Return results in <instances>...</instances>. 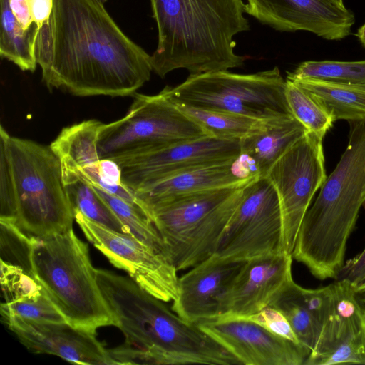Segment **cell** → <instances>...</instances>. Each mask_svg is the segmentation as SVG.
<instances>
[{
  "mask_svg": "<svg viewBox=\"0 0 365 365\" xmlns=\"http://www.w3.org/2000/svg\"><path fill=\"white\" fill-rule=\"evenodd\" d=\"M36 53L46 86L78 96H128L150 78V55L97 0H54Z\"/></svg>",
  "mask_w": 365,
  "mask_h": 365,
  "instance_id": "cell-1",
  "label": "cell"
},
{
  "mask_svg": "<svg viewBox=\"0 0 365 365\" xmlns=\"http://www.w3.org/2000/svg\"><path fill=\"white\" fill-rule=\"evenodd\" d=\"M96 272L116 327L125 337L123 344L108 349L113 364H229L231 356L222 346L130 277L103 269Z\"/></svg>",
  "mask_w": 365,
  "mask_h": 365,
  "instance_id": "cell-2",
  "label": "cell"
},
{
  "mask_svg": "<svg viewBox=\"0 0 365 365\" xmlns=\"http://www.w3.org/2000/svg\"><path fill=\"white\" fill-rule=\"evenodd\" d=\"M158 45L153 71L164 78L183 68L190 75L227 71L247 57L235 52L237 34L250 30L242 0H150Z\"/></svg>",
  "mask_w": 365,
  "mask_h": 365,
  "instance_id": "cell-3",
  "label": "cell"
},
{
  "mask_svg": "<svg viewBox=\"0 0 365 365\" xmlns=\"http://www.w3.org/2000/svg\"><path fill=\"white\" fill-rule=\"evenodd\" d=\"M349 143L309 207L292 255L319 280L336 279L365 206V122L350 123Z\"/></svg>",
  "mask_w": 365,
  "mask_h": 365,
  "instance_id": "cell-4",
  "label": "cell"
},
{
  "mask_svg": "<svg viewBox=\"0 0 365 365\" xmlns=\"http://www.w3.org/2000/svg\"><path fill=\"white\" fill-rule=\"evenodd\" d=\"M0 220L43 238L73 229L74 212L61 161L50 145L0 127Z\"/></svg>",
  "mask_w": 365,
  "mask_h": 365,
  "instance_id": "cell-5",
  "label": "cell"
},
{
  "mask_svg": "<svg viewBox=\"0 0 365 365\" xmlns=\"http://www.w3.org/2000/svg\"><path fill=\"white\" fill-rule=\"evenodd\" d=\"M33 275L71 326L96 333L117 322L101 291L87 243L71 229L34 237Z\"/></svg>",
  "mask_w": 365,
  "mask_h": 365,
  "instance_id": "cell-6",
  "label": "cell"
},
{
  "mask_svg": "<svg viewBox=\"0 0 365 365\" xmlns=\"http://www.w3.org/2000/svg\"><path fill=\"white\" fill-rule=\"evenodd\" d=\"M245 185L190 194L145 211L178 272L191 268L215 253Z\"/></svg>",
  "mask_w": 365,
  "mask_h": 365,
  "instance_id": "cell-7",
  "label": "cell"
},
{
  "mask_svg": "<svg viewBox=\"0 0 365 365\" xmlns=\"http://www.w3.org/2000/svg\"><path fill=\"white\" fill-rule=\"evenodd\" d=\"M287 81L278 67L250 74L227 71L190 75L161 92L172 102L260 120L293 116L286 96Z\"/></svg>",
  "mask_w": 365,
  "mask_h": 365,
  "instance_id": "cell-8",
  "label": "cell"
},
{
  "mask_svg": "<svg viewBox=\"0 0 365 365\" xmlns=\"http://www.w3.org/2000/svg\"><path fill=\"white\" fill-rule=\"evenodd\" d=\"M210 136L161 91L135 93L122 118L104 125L98 138L100 159L114 160Z\"/></svg>",
  "mask_w": 365,
  "mask_h": 365,
  "instance_id": "cell-9",
  "label": "cell"
},
{
  "mask_svg": "<svg viewBox=\"0 0 365 365\" xmlns=\"http://www.w3.org/2000/svg\"><path fill=\"white\" fill-rule=\"evenodd\" d=\"M284 252L282 220L277 192L267 178L243 188L242 198L228 222L215 255L232 261Z\"/></svg>",
  "mask_w": 365,
  "mask_h": 365,
  "instance_id": "cell-10",
  "label": "cell"
},
{
  "mask_svg": "<svg viewBox=\"0 0 365 365\" xmlns=\"http://www.w3.org/2000/svg\"><path fill=\"white\" fill-rule=\"evenodd\" d=\"M322 140L308 132L271 167L266 177L274 186L282 220V251L292 253L304 215L327 174Z\"/></svg>",
  "mask_w": 365,
  "mask_h": 365,
  "instance_id": "cell-11",
  "label": "cell"
},
{
  "mask_svg": "<svg viewBox=\"0 0 365 365\" xmlns=\"http://www.w3.org/2000/svg\"><path fill=\"white\" fill-rule=\"evenodd\" d=\"M74 219L86 237L115 267L125 271L145 291L169 302L178 296L177 269L164 255L129 234L93 222L74 210Z\"/></svg>",
  "mask_w": 365,
  "mask_h": 365,
  "instance_id": "cell-12",
  "label": "cell"
},
{
  "mask_svg": "<svg viewBox=\"0 0 365 365\" xmlns=\"http://www.w3.org/2000/svg\"><path fill=\"white\" fill-rule=\"evenodd\" d=\"M240 155V140L207 136L115 161L121 168L122 182L135 192L185 170L235 160Z\"/></svg>",
  "mask_w": 365,
  "mask_h": 365,
  "instance_id": "cell-13",
  "label": "cell"
},
{
  "mask_svg": "<svg viewBox=\"0 0 365 365\" xmlns=\"http://www.w3.org/2000/svg\"><path fill=\"white\" fill-rule=\"evenodd\" d=\"M196 324L240 364L304 365L311 353L302 344L279 337L241 317L220 316Z\"/></svg>",
  "mask_w": 365,
  "mask_h": 365,
  "instance_id": "cell-14",
  "label": "cell"
},
{
  "mask_svg": "<svg viewBox=\"0 0 365 365\" xmlns=\"http://www.w3.org/2000/svg\"><path fill=\"white\" fill-rule=\"evenodd\" d=\"M292 260L291 254L279 252L245 261L219 297L218 317H245L269 307L293 279Z\"/></svg>",
  "mask_w": 365,
  "mask_h": 365,
  "instance_id": "cell-15",
  "label": "cell"
},
{
  "mask_svg": "<svg viewBox=\"0 0 365 365\" xmlns=\"http://www.w3.org/2000/svg\"><path fill=\"white\" fill-rule=\"evenodd\" d=\"M247 14L279 31H306L327 40H340L351 33L354 14L323 0H247Z\"/></svg>",
  "mask_w": 365,
  "mask_h": 365,
  "instance_id": "cell-16",
  "label": "cell"
},
{
  "mask_svg": "<svg viewBox=\"0 0 365 365\" xmlns=\"http://www.w3.org/2000/svg\"><path fill=\"white\" fill-rule=\"evenodd\" d=\"M2 317L8 328L29 351L55 355L73 364L110 365L113 361L96 333L68 322H37L9 314Z\"/></svg>",
  "mask_w": 365,
  "mask_h": 365,
  "instance_id": "cell-17",
  "label": "cell"
},
{
  "mask_svg": "<svg viewBox=\"0 0 365 365\" xmlns=\"http://www.w3.org/2000/svg\"><path fill=\"white\" fill-rule=\"evenodd\" d=\"M243 263L214 254L191 267L179 277L178 296L170 309L193 324L218 317L219 297Z\"/></svg>",
  "mask_w": 365,
  "mask_h": 365,
  "instance_id": "cell-18",
  "label": "cell"
},
{
  "mask_svg": "<svg viewBox=\"0 0 365 365\" xmlns=\"http://www.w3.org/2000/svg\"><path fill=\"white\" fill-rule=\"evenodd\" d=\"M257 178L239 158L235 160L185 170L145 185L134 192L142 210L178 197L225 187H241Z\"/></svg>",
  "mask_w": 365,
  "mask_h": 365,
  "instance_id": "cell-19",
  "label": "cell"
},
{
  "mask_svg": "<svg viewBox=\"0 0 365 365\" xmlns=\"http://www.w3.org/2000/svg\"><path fill=\"white\" fill-rule=\"evenodd\" d=\"M307 133L294 116L268 120L260 130L240 140L239 158L254 177H266L274 163Z\"/></svg>",
  "mask_w": 365,
  "mask_h": 365,
  "instance_id": "cell-20",
  "label": "cell"
},
{
  "mask_svg": "<svg viewBox=\"0 0 365 365\" xmlns=\"http://www.w3.org/2000/svg\"><path fill=\"white\" fill-rule=\"evenodd\" d=\"M331 284L333 304L330 314L304 365H309L351 336L365 330V311L356 298L355 286L345 279H336Z\"/></svg>",
  "mask_w": 365,
  "mask_h": 365,
  "instance_id": "cell-21",
  "label": "cell"
},
{
  "mask_svg": "<svg viewBox=\"0 0 365 365\" xmlns=\"http://www.w3.org/2000/svg\"><path fill=\"white\" fill-rule=\"evenodd\" d=\"M104 125L91 119L61 130L50 146L61 161L62 171L75 173L101 160L98 142Z\"/></svg>",
  "mask_w": 365,
  "mask_h": 365,
  "instance_id": "cell-22",
  "label": "cell"
},
{
  "mask_svg": "<svg viewBox=\"0 0 365 365\" xmlns=\"http://www.w3.org/2000/svg\"><path fill=\"white\" fill-rule=\"evenodd\" d=\"M291 81L305 91L334 122H365V88L309 79Z\"/></svg>",
  "mask_w": 365,
  "mask_h": 365,
  "instance_id": "cell-23",
  "label": "cell"
},
{
  "mask_svg": "<svg viewBox=\"0 0 365 365\" xmlns=\"http://www.w3.org/2000/svg\"><path fill=\"white\" fill-rule=\"evenodd\" d=\"M0 55L24 71L34 72L38 64L36 53L38 29L35 23L24 29L14 16L8 0H0Z\"/></svg>",
  "mask_w": 365,
  "mask_h": 365,
  "instance_id": "cell-24",
  "label": "cell"
},
{
  "mask_svg": "<svg viewBox=\"0 0 365 365\" xmlns=\"http://www.w3.org/2000/svg\"><path fill=\"white\" fill-rule=\"evenodd\" d=\"M62 173L73 211L78 210L90 220L113 230L129 234L125 226L90 182L75 173Z\"/></svg>",
  "mask_w": 365,
  "mask_h": 365,
  "instance_id": "cell-25",
  "label": "cell"
},
{
  "mask_svg": "<svg viewBox=\"0 0 365 365\" xmlns=\"http://www.w3.org/2000/svg\"><path fill=\"white\" fill-rule=\"evenodd\" d=\"M302 289V287L291 280L269 307L284 315L300 343L312 351L319 337L320 327L307 306Z\"/></svg>",
  "mask_w": 365,
  "mask_h": 365,
  "instance_id": "cell-26",
  "label": "cell"
},
{
  "mask_svg": "<svg viewBox=\"0 0 365 365\" xmlns=\"http://www.w3.org/2000/svg\"><path fill=\"white\" fill-rule=\"evenodd\" d=\"M175 104L210 136L220 139L240 140L260 130L267 121L235 113Z\"/></svg>",
  "mask_w": 365,
  "mask_h": 365,
  "instance_id": "cell-27",
  "label": "cell"
},
{
  "mask_svg": "<svg viewBox=\"0 0 365 365\" xmlns=\"http://www.w3.org/2000/svg\"><path fill=\"white\" fill-rule=\"evenodd\" d=\"M287 79H309L365 88V60L304 61L287 73Z\"/></svg>",
  "mask_w": 365,
  "mask_h": 365,
  "instance_id": "cell-28",
  "label": "cell"
},
{
  "mask_svg": "<svg viewBox=\"0 0 365 365\" xmlns=\"http://www.w3.org/2000/svg\"><path fill=\"white\" fill-rule=\"evenodd\" d=\"M92 185L118 217L130 235L169 259L160 235L140 207L134 206L94 185Z\"/></svg>",
  "mask_w": 365,
  "mask_h": 365,
  "instance_id": "cell-29",
  "label": "cell"
},
{
  "mask_svg": "<svg viewBox=\"0 0 365 365\" xmlns=\"http://www.w3.org/2000/svg\"><path fill=\"white\" fill-rule=\"evenodd\" d=\"M287 81L286 96L293 116L307 130L322 138L334 121L327 112L302 88Z\"/></svg>",
  "mask_w": 365,
  "mask_h": 365,
  "instance_id": "cell-30",
  "label": "cell"
},
{
  "mask_svg": "<svg viewBox=\"0 0 365 365\" xmlns=\"http://www.w3.org/2000/svg\"><path fill=\"white\" fill-rule=\"evenodd\" d=\"M0 232L1 261L22 268L33 275L34 237L23 232L14 222L4 220H0Z\"/></svg>",
  "mask_w": 365,
  "mask_h": 365,
  "instance_id": "cell-31",
  "label": "cell"
},
{
  "mask_svg": "<svg viewBox=\"0 0 365 365\" xmlns=\"http://www.w3.org/2000/svg\"><path fill=\"white\" fill-rule=\"evenodd\" d=\"M0 312L1 317L13 314L37 322H67L44 290L35 298L1 302Z\"/></svg>",
  "mask_w": 365,
  "mask_h": 365,
  "instance_id": "cell-32",
  "label": "cell"
},
{
  "mask_svg": "<svg viewBox=\"0 0 365 365\" xmlns=\"http://www.w3.org/2000/svg\"><path fill=\"white\" fill-rule=\"evenodd\" d=\"M1 288L3 302L35 298L43 293V288L22 268L1 261Z\"/></svg>",
  "mask_w": 365,
  "mask_h": 365,
  "instance_id": "cell-33",
  "label": "cell"
},
{
  "mask_svg": "<svg viewBox=\"0 0 365 365\" xmlns=\"http://www.w3.org/2000/svg\"><path fill=\"white\" fill-rule=\"evenodd\" d=\"M338 364H365V330L351 336L333 349L314 359L309 365Z\"/></svg>",
  "mask_w": 365,
  "mask_h": 365,
  "instance_id": "cell-34",
  "label": "cell"
},
{
  "mask_svg": "<svg viewBox=\"0 0 365 365\" xmlns=\"http://www.w3.org/2000/svg\"><path fill=\"white\" fill-rule=\"evenodd\" d=\"M241 317L256 322L279 337L301 344L287 318L276 308L267 307L255 314Z\"/></svg>",
  "mask_w": 365,
  "mask_h": 365,
  "instance_id": "cell-35",
  "label": "cell"
},
{
  "mask_svg": "<svg viewBox=\"0 0 365 365\" xmlns=\"http://www.w3.org/2000/svg\"><path fill=\"white\" fill-rule=\"evenodd\" d=\"M336 279H347L355 287L365 279V248L356 257L345 262Z\"/></svg>",
  "mask_w": 365,
  "mask_h": 365,
  "instance_id": "cell-36",
  "label": "cell"
},
{
  "mask_svg": "<svg viewBox=\"0 0 365 365\" xmlns=\"http://www.w3.org/2000/svg\"><path fill=\"white\" fill-rule=\"evenodd\" d=\"M31 15L39 30L50 22L54 0H28Z\"/></svg>",
  "mask_w": 365,
  "mask_h": 365,
  "instance_id": "cell-37",
  "label": "cell"
},
{
  "mask_svg": "<svg viewBox=\"0 0 365 365\" xmlns=\"http://www.w3.org/2000/svg\"><path fill=\"white\" fill-rule=\"evenodd\" d=\"M9 8L21 26L29 29L33 24L28 0H8Z\"/></svg>",
  "mask_w": 365,
  "mask_h": 365,
  "instance_id": "cell-38",
  "label": "cell"
},
{
  "mask_svg": "<svg viewBox=\"0 0 365 365\" xmlns=\"http://www.w3.org/2000/svg\"><path fill=\"white\" fill-rule=\"evenodd\" d=\"M355 292L359 304L365 311V279L355 287Z\"/></svg>",
  "mask_w": 365,
  "mask_h": 365,
  "instance_id": "cell-39",
  "label": "cell"
},
{
  "mask_svg": "<svg viewBox=\"0 0 365 365\" xmlns=\"http://www.w3.org/2000/svg\"><path fill=\"white\" fill-rule=\"evenodd\" d=\"M356 36L361 43L365 46V24L358 30Z\"/></svg>",
  "mask_w": 365,
  "mask_h": 365,
  "instance_id": "cell-40",
  "label": "cell"
},
{
  "mask_svg": "<svg viewBox=\"0 0 365 365\" xmlns=\"http://www.w3.org/2000/svg\"><path fill=\"white\" fill-rule=\"evenodd\" d=\"M324 1L339 8H345L344 0H323Z\"/></svg>",
  "mask_w": 365,
  "mask_h": 365,
  "instance_id": "cell-41",
  "label": "cell"
},
{
  "mask_svg": "<svg viewBox=\"0 0 365 365\" xmlns=\"http://www.w3.org/2000/svg\"><path fill=\"white\" fill-rule=\"evenodd\" d=\"M98 1H99L100 3L104 4V3L106 2V0H97Z\"/></svg>",
  "mask_w": 365,
  "mask_h": 365,
  "instance_id": "cell-42",
  "label": "cell"
}]
</instances>
